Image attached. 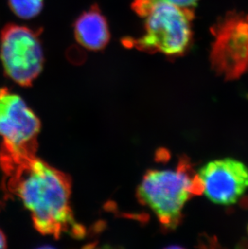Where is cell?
I'll list each match as a JSON object with an SVG mask.
<instances>
[{
    "label": "cell",
    "mask_w": 248,
    "mask_h": 249,
    "mask_svg": "<svg viewBox=\"0 0 248 249\" xmlns=\"http://www.w3.org/2000/svg\"><path fill=\"white\" fill-rule=\"evenodd\" d=\"M0 43V57L7 77L22 87L31 86L41 73L45 61L40 32L7 24Z\"/></svg>",
    "instance_id": "6"
},
{
    "label": "cell",
    "mask_w": 248,
    "mask_h": 249,
    "mask_svg": "<svg viewBox=\"0 0 248 249\" xmlns=\"http://www.w3.org/2000/svg\"><path fill=\"white\" fill-rule=\"evenodd\" d=\"M76 40L87 50L99 51L110 41L107 20L98 5L83 12L74 23Z\"/></svg>",
    "instance_id": "8"
},
{
    "label": "cell",
    "mask_w": 248,
    "mask_h": 249,
    "mask_svg": "<svg viewBox=\"0 0 248 249\" xmlns=\"http://www.w3.org/2000/svg\"><path fill=\"white\" fill-rule=\"evenodd\" d=\"M143 18L145 32L141 37L124 38L126 47L173 56H180L188 50L192 39V9L157 2Z\"/></svg>",
    "instance_id": "3"
},
{
    "label": "cell",
    "mask_w": 248,
    "mask_h": 249,
    "mask_svg": "<svg viewBox=\"0 0 248 249\" xmlns=\"http://www.w3.org/2000/svg\"><path fill=\"white\" fill-rule=\"evenodd\" d=\"M5 248H7V239L4 233L2 232V230L0 229V249H5Z\"/></svg>",
    "instance_id": "11"
},
{
    "label": "cell",
    "mask_w": 248,
    "mask_h": 249,
    "mask_svg": "<svg viewBox=\"0 0 248 249\" xmlns=\"http://www.w3.org/2000/svg\"><path fill=\"white\" fill-rule=\"evenodd\" d=\"M8 3L17 17L28 19L40 14L44 0H8Z\"/></svg>",
    "instance_id": "9"
},
{
    "label": "cell",
    "mask_w": 248,
    "mask_h": 249,
    "mask_svg": "<svg viewBox=\"0 0 248 249\" xmlns=\"http://www.w3.org/2000/svg\"><path fill=\"white\" fill-rule=\"evenodd\" d=\"M197 177L201 192L215 204H234L248 189V167L234 158L209 161Z\"/></svg>",
    "instance_id": "7"
},
{
    "label": "cell",
    "mask_w": 248,
    "mask_h": 249,
    "mask_svg": "<svg viewBox=\"0 0 248 249\" xmlns=\"http://www.w3.org/2000/svg\"><path fill=\"white\" fill-rule=\"evenodd\" d=\"M211 32L213 41L210 58L213 70L227 79L248 73V10L227 12Z\"/></svg>",
    "instance_id": "4"
},
{
    "label": "cell",
    "mask_w": 248,
    "mask_h": 249,
    "mask_svg": "<svg viewBox=\"0 0 248 249\" xmlns=\"http://www.w3.org/2000/svg\"><path fill=\"white\" fill-rule=\"evenodd\" d=\"M199 0H134L132 8L141 17L145 16L152 5L157 2H164L183 8L191 9L197 5Z\"/></svg>",
    "instance_id": "10"
},
{
    "label": "cell",
    "mask_w": 248,
    "mask_h": 249,
    "mask_svg": "<svg viewBox=\"0 0 248 249\" xmlns=\"http://www.w3.org/2000/svg\"><path fill=\"white\" fill-rule=\"evenodd\" d=\"M201 191L197 174L192 177L189 167L155 169L147 172L138 187V197L168 228L177 225L188 200Z\"/></svg>",
    "instance_id": "2"
},
{
    "label": "cell",
    "mask_w": 248,
    "mask_h": 249,
    "mask_svg": "<svg viewBox=\"0 0 248 249\" xmlns=\"http://www.w3.org/2000/svg\"><path fill=\"white\" fill-rule=\"evenodd\" d=\"M0 164L8 177V188L30 212L40 232L54 236L71 231L82 234L71 211V185L65 174L33 156Z\"/></svg>",
    "instance_id": "1"
},
{
    "label": "cell",
    "mask_w": 248,
    "mask_h": 249,
    "mask_svg": "<svg viewBox=\"0 0 248 249\" xmlns=\"http://www.w3.org/2000/svg\"><path fill=\"white\" fill-rule=\"evenodd\" d=\"M40 121L21 97L0 88V158L17 161L33 156Z\"/></svg>",
    "instance_id": "5"
}]
</instances>
